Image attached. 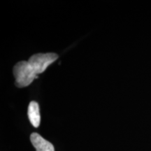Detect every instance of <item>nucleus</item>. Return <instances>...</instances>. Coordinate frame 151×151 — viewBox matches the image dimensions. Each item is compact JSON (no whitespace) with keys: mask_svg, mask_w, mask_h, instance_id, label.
<instances>
[{"mask_svg":"<svg viewBox=\"0 0 151 151\" xmlns=\"http://www.w3.org/2000/svg\"><path fill=\"white\" fill-rule=\"evenodd\" d=\"M14 75L16 79V86L18 88H24L29 86L37 74L34 71L28 61L19 62L14 67Z\"/></svg>","mask_w":151,"mask_h":151,"instance_id":"obj_1","label":"nucleus"},{"mask_svg":"<svg viewBox=\"0 0 151 151\" xmlns=\"http://www.w3.org/2000/svg\"><path fill=\"white\" fill-rule=\"evenodd\" d=\"M58 55L55 52L37 53L29 58V63L37 74L44 72L52 63L58 60Z\"/></svg>","mask_w":151,"mask_h":151,"instance_id":"obj_2","label":"nucleus"},{"mask_svg":"<svg viewBox=\"0 0 151 151\" xmlns=\"http://www.w3.org/2000/svg\"><path fill=\"white\" fill-rule=\"evenodd\" d=\"M30 141L36 151H55L53 145L46 141L37 133H32L30 136Z\"/></svg>","mask_w":151,"mask_h":151,"instance_id":"obj_3","label":"nucleus"},{"mask_svg":"<svg viewBox=\"0 0 151 151\" xmlns=\"http://www.w3.org/2000/svg\"><path fill=\"white\" fill-rule=\"evenodd\" d=\"M27 114L31 124L35 127H39L41 122V116L39 112V106L37 102L32 101L29 103Z\"/></svg>","mask_w":151,"mask_h":151,"instance_id":"obj_4","label":"nucleus"}]
</instances>
